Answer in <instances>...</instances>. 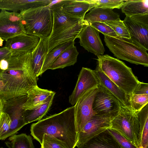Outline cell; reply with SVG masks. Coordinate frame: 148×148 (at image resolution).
Here are the masks:
<instances>
[{
    "label": "cell",
    "instance_id": "obj_19",
    "mask_svg": "<svg viewBox=\"0 0 148 148\" xmlns=\"http://www.w3.org/2000/svg\"><path fill=\"white\" fill-rule=\"evenodd\" d=\"M51 0H0V10L17 12L48 5Z\"/></svg>",
    "mask_w": 148,
    "mask_h": 148
},
{
    "label": "cell",
    "instance_id": "obj_31",
    "mask_svg": "<svg viewBox=\"0 0 148 148\" xmlns=\"http://www.w3.org/2000/svg\"><path fill=\"white\" fill-rule=\"evenodd\" d=\"M129 103L132 110L139 111L148 103V94H132L130 96Z\"/></svg>",
    "mask_w": 148,
    "mask_h": 148
},
{
    "label": "cell",
    "instance_id": "obj_6",
    "mask_svg": "<svg viewBox=\"0 0 148 148\" xmlns=\"http://www.w3.org/2000/svg\"><path fill=\"white\" fill-rule=\"evenodd\" d=\"M110 128L119 132L137 147L140 146L139 123L136 113L121 106L118 114L112 120Z\"/></svg>",
    "mask_w": 148,
    "mask_h": 148
},
{
    "label": "cell",
    "instance_id": "obj_23",
    "mask_svg": "<svg viewBox=\"0 0 148 148\" xmlns=\"http://www.w3.org/2000/svg\"><path fill=\"white\" fill-rule=\"evenodd\" d=\"M119 14L112 9L96 7L90 10L85 16L84 20L89 25L96 22L105 23L116 20L119 18Z\"/></svg>",
    "mask_w": 148,
    "mask_h": 148
},
{
    "label": "cell",
    "instance_id": "obj_4",
    "mask_svg": "<svg viewBox=\"0 0 148 148\" xmlns=\"http://www.w3.org/2000/svg\"><path fill=\"white\" fill-rule=\"evenodd\" d=\"M106 46L114 56L130 63L148 66V54L130 38L104 35Z\"/></svg>",
    "mask_w": 148,
    "mask_h": 148
},
{
    "label": "cell",
    "instance_id": "obj_30",
    "mask_svg": "<svg viewBox=\"0 0 148 148\" xmlns=\"http://www.w3.org/2000/svg\"><path fill=\"white\" fill-rule=\"evenodd\" d=\"M75 43V41H73L59 45L54 47L48 53L42 68V74L46 71L49 69L54 61L63 51L70 46L74 45Z\"/></svg>",
    "mask_w": 148,
    "mask_h": 148
},
{
    "label": "cell",
    "instance_id": "obj_9",
    "mask_svg": "<svg viewBox=\"0 0 148 148\" xmlns=\"http://www.w3.org/2000/svg\"><path fill=\"white\" fill-rule=\"evenodd\" d=\"M98 86L84 93L78 99L74 106L77 131L79 133L95 114L92 105Z\"/></svg>",
    "mask_w": 148,
    "mask_h": 148
},
{
    "label": "cell",
    "instance_id": "obj_24",
    "mask_svg": "<svg viewBox=\"0 0 148 148\" xmlns=\"http://www.w3.org/2000/svg\"><path fill=\"white\" fill-rule=\"evenodd\" d=\"M48 51L47 39H40L37 46L32 53V68L38 77L42 75L41 69Z\"/></svg>",
    "mask_w": 148,
    "mask_h": 148
},
{
    "label": "cell",
    "instance_id": "obj_28",
    "mask_svg": "<svg viewBox=\"0 0 148 148\" xmlns=\"http://www.w3.org/2000/svg\"><path fill=\"white\" fill-rule=\"evenodd\" d=\"M139 123L140 146L143 148L148 147V104L135 112Z\"/></svg>",
    "mask_w": 148,
    "mask_h": 148
},
{
    "label": "cell",
    "instance_id": "obj_36",
    "mask_svg": "<svg viewBox=\"0 0 148 148\" xmlns=\"http://www.w3.org/2000/svg\"><path fill=\"white\" fill-rule=\"evenodd\" d=\"M41 145V148H65L56 139L45 134L42 137Z\"/></svg>",
    "mask_w": 148,
    "mask_h": 148
},
{
    "label": "cell",
    "instance_id": "obj_32",
    "mask_svg": "<svg viewBox=\"0 0 148 148\" xmlns=\"http://www.w3.org/2000/svg\"><path fill=\"white\" fill-rule=\"evenodd\" d=\"M110 27L115 32L117 36L130 38L128 30L123 21L119 18L117 20L105 23Z\"/></svg>",
    "mask_w": 148,
    "mask_h": 148
},
{
    "label": "cell",
    "instance_id": "obj_14",
    "mask_svg": "<svg viewBox=\"0 0 148 148\" xmlns=\"http://www.w3.org/2000/svg\"><path fill=\"white\" fill-rule=\"evenodd\" d=\"M99 32L89 25L84 27L77 38L79 39L81 46L88 52L97 56L103 55L105 51Z\"/></svg>",
    "mask_w": 148,
    "mask_h": 148
},
{
    "label": "cell",
    "instance_id": "obj_26",
    "mask_svg": "<svg viewBox=\"0 0 148 148\" xmlns=\"http://www.w3.org/2000/svg\"><path fill=\"white\" fill-rule=\"evenodd\" d=\"M54 97H51L47 101L40 105L31 108L24 110V118L26 125L41 120L50 109Z\"/></svg>",
    "mask_w": 148,
    "mask_h": 148
},
{
    "label": "cell",
    "instance_id": "obj_8",
    "mask_svg": "<svg viewBox=\"0 0 148 148\" xmlns=\"http://www.w3.org/2000/svg\"><path fill=\"white\" fill-rule=\"evenodd\" d=\"M123 22L134 42L148 50V14L126 16Z\"/></svg>",
    "mask_w": 148,
    "mask_h": 148
},
{
    "label": "cell",
    "instance_id": "obj_41",
    "mask_svg": "<svg viewBox=\"0 0 148 148\" xmlns=\"http://www.w3.org/2000/svg\"><path fill=\"white\" fill-rule=\"evenodd\" d=\"M5 100L0 97V117L3 112V109Z\"/></svg>",
    "mask_w": 148,
    "mask_h": 148
},
{
    "label": "cell",
    "instance_id": "obj_13",
    "mask_svg": "<svg viewBox=\"0 0 148 148\" xmlns=\"http://www.w3.org/2000/svg\"><path fill=\"white\" fill-rule=\"evenodd\" d=\"M99 83L94 70L82 67L76 86L69 97V102L74 105L79 98L89 90L97 86Z\"/></svg>",
    "mask_w": 148,
    "mask_h": 148
},
{
    "label": "cell",
    "instance_id": "obj_33",
    "mask_svg": "<svg viewBox=\"0 0 148 148\" xmlns=\"http://www.w3.org/2000/svg\"><path fill=\"white\" fill-rule=\"evenodd\" d=\"M114 138L121 148H138L117 131L111 128L107 129Z\"/></svg>",
    "mask_w": 148,
    "mask_h": 148
},
{
    "label": "cell",
    "instance_id": "obj_15",
    "mask_svg": "<svg viewBox=\"0 0 148 148\" xmlns=\"http://www.w3.org/2000/svg\"><path fill=\"white\" fill-rule=\"evenodd\" d=\"M40 40L36 36L22 34L8 39L5 47L10 51L12 55L32 53Z\"/></svg>",
    "mask_w": 148,
    "mask_h": 148
},
{
    "label": "cell",
    "instance_id": "obj_37",
    "mask_svg": "<svg viewBox=\"0 0 148 148\" xmlns=\"http://www.w3.org/2000/svg\"><path fill=\"white\" fill-rule=\"evenodd\" d=\"M11 121L9 116L3 112L0 117V137L9 131Z\"/></svg>",
    "mask_w": 148,
    "mask_h": 148
},
{
    "label": "cell",
    "instance_id": "obj_38",
    "mask_svg": "<svg viewBox=\"0 0 148 148\" xmlns=\"http://www.w3.org/2000/svg\"><path fill=\"white\" fill-rule=\"evenodd\" d=\"M132 94H148V84L140 82L134 90Z\"/></svg>",
    "mask_w": 148,
    "mask_h": 148
},
{
    "label": "cell",
    "instance_id": "obj_11",
    "mask_svg": "<svg viewBox=\"0 0 148 148\" xmlns=\"http://www.w3.org/2000/svg\"><path fill=\"white\" fill-rule=\"evenodd\" d=\"M22 34H26L20 13L2 10L0 12V38L8 39Z\"/></svg>",
    "mask_w": 148,
    "mask_h": 148
},
{
    "label": "cell",
    "instance_id": "obj_25",
    "mask_svg": "<svg viewBox=\"0 0 148 148\" xmlns=\"http://www.w3.org/2000/svg\"><path fill=\"white\" fill-rule=\"evenodd\" d=\"M79 54L76 46L72 45L63 51L54 61L49 69H63L74 65Z\"/></svg>",
    "mask_w": 148,
    "mask_h": 148
},
{
    "label": "cell",
    "instance_id": "obj_29",
    "mask_svg": "<svg viewBox=\"0 0 148 148\" xmlns=\"http://www.w3.org/2000/svg\"><path fill=\"white\" fill-rule=\"evenodd\" d=\"M5 144L8 148H35L32 137L25 133L10 136Z\"/></svg>",
    "mask_w": 148,
    "mask_h": 148
},
{
    "label": "cell",
    "instance_id": "obj_17",
    "mask_svg": "<svg viewBox=\"0 0 148 148\" xmlns=\"http://www.w3.org/2000/svg\"><path fill=\"white\" fill-rule=\"evenodd\" d=\"M94 71L98 81L99 85L114 96L121 106L131 109L129 103L130 96L127 95L97 67Z\"/></svg>",
    "mask_w": 148,
    "mask_h": 148
},
{
    "label": "cell",
    "instance_id": "obj_10",
    "mask_svg": "<svg viewBox=\"0 0 148 148\" xmlns=\"http://www.w3.org/2000/svg\"><path fill=\"white\" fill-rule=\"evenodd\" d=\"M121 106L114 96L99 85L92 105L95 114L107 116L113 118L119 113Z\"/></svg>",
    "mask_w": 148,
    "mask_h": 148
},
{
    "label": "cell",
    "instance_id": "obj_34",
    "mask_svg": "<svg viewBox=\"0 0 148 148\" xmlns=\"http://www.w3.org/2000/svg\"><path fill=\"white\" fill-rule=\"evenodd\" d=\"M97 3L96 7H101L113 9L121 8L124 1V0H94Z\"/></svg>",
    "mask_w": 148,
    "mask_h": 148
},
{
    "label": "cell",
    "instance_id": "obj_5",
    "mask_svg": "<svg viewBox=\"0 0 148 148\" xmlns=\"http://www.w3.org/2000/svg\"><path fill=\"white\" fill-rule=\"evenodd\" d=\"M23 24L26 34L34 35L40 39H47L53 27L52 10L47 6L22 11Z\"/></svg>",
    "mask_w": 148,
    "mask_h": 148
},
{
    "label": "cell",
    "instance_id": "obj_40",
    "mask_svg": "<svg viewBox=\"0 0 148 148\" xmlns=\"http://www.w3.org/2000/svg\"><path fill=\"white\" fill-rule=\"evenodd\" d=\"M11 54L10 51L5 47L0 48V62L2 60L10 56Z\"/></svg>",
    "mask_w": 148,
    "mask_h": 148
},
{
    "label": "cell",
    "instance_id": "obj_27",
    "mask_svg": "<svg viewBox=\"0 0 148 148\" xmlns=\"http://www.w3.org/2000/svg\"><path fill=\"white\" fill-rule=\"evenodd\" d=\"M122 12L126 16L148 14L147 0H125L121 8Z\"/></svg>",
    "mask_w": 148,
    "mask_h": 148
},
{
    "label": "cell",
    "instance_id": "obj_2",
    "mask_svg": "<svg viewBox=\"0 0 148 148\" xmlns=\"http://www.w3.org/2000/svg\"><path fill=\"white\" fill-rule=\"evenodd\" d=\"M31 134L41 145L44 135L51 136L65 148H75L78 141L74 106L32 124Z\"/></svg>",
    "mask_w": 148,
    "mask_h": 148
},
{
    "label": "cell",
    "instance_id": "obj_12",
    "mask_svg": "<svg viewBox=\"0 0 148 148\" xmlns=\"http://www.w3.org/2000/svg\"><path fill=\"white\" fill-rule=\"evenodd\" d=\"M113 118L106 115L95 114L78 133V141L76 147L105 131L111 126Z\"/></svg>",
    "mask_w": 148,
    "mask_h": 148
},
{
    "label": "cell",
    "instance_id": "obj_42",
    "mask_svg": "<svg viewBox=\"0 0 148 148\" xmlns=\"http://www.w3.org/2000/svg\"><path fill=\"white\" fill-rule=\"evenodd\" d=\"M4 40L2 38H0V47L2 46H3Z\"/></svg>",
    "mask_w": 148,
    "mask_h": 148
},
{
    "label": "cell",
    "instance_id": "obj_18",
    "mask_svg": "<svg viewBox=\"0 0 148 148\" xmlns=\"http://www.w3.org/2000/svg\"><path fill=\"white\" fill-rule=\"evenodd\" d=\"M52 10L53 17V27L49 37L72 27L84 20L68 14L63 11L62 7Z\"/></svg>",
    "mask_w": 148,
    "mask_h": 148
},
{
    "label": "cell",
    "instance_id": "obj_20",
    "mask_svg": "<svg viewBox=\"0 0 148 148\" xmlns=\"http://www.w3.org/2000/svg\"><path fill=\"white\" fill-rule=\"evenodd\" d=\"M97 6V3L92 0H70L62 8L63 11L70 16L84 19L86 13Z\"/></svg>",
    "mask_w": 148,
    "mask_h": 148
},
{
    "label": "cell",
    "instance_id": "obj_16",
    "mask_svg": "<svg viewBox=\"0 0 148 148\" xmlns=\"http://www.w3.org/2000/svg\"><path fill=\"white\" fill-rule=\"evenodd\" d=\"M89 24L84 20L73 26L49 37L47 39L48 53L56 46L66 42L75 41L82 29Z\"/></svg>",
    "mask_w": 148,
    "mask_h": 148
},
{
    "label": "cell",
    "instance_id": "obj_39",
    "mask_svg": "<svg viewBox=\"0 0 148 148\" xmlns=\"http://www.w3.org/2000/svg\"><path fill=\"white\" fill-rule=\"evenodd\" d=\"M70 0H51L50 3L47 6L51 10L59 8L62 7L65 3L69 2Z\"/></svg>",
    "mask_w": 148,
    "mask_h": 148
},
{
    "label": "cell",
    "instance_id": "obj_22",
    "mask_svg": "<svg viewBox=\"0 0 148 148\" xmlns=\"http://www.w3.org/2000/svg\"><path fill=\"white\" fill-rule=\"evenodd\" d=\"M77 147V148H121L116 140L107 130Z\"/></svg>",
    "mask_w": 148,
    "mask_h": 148
},
{
    "label": "cell",
    "instance_id": "obj_7",
    "mask_svg": "<svg viewBox=\"0 0 148 148\" xmlns=\"http://www.w3.org/2000/svg\"><path fill=\"white\" fill-rule=\"evenodd\" d=\"M27 97V94L5 100L3 112L8 114L11 122L9 131L0 137V140H5L15 134L26 125L24 119L23 108Z\"/></svg>",
    "mask_w": 148,
    "mask_h": 148
},
{
    "label": "cell",
    "instance_id": "obj_35",
    "mask_svg": "<svg viewBox=\"0 0 148 148\" xmlns=\"http://www.w3.org/2000/svg\"><path fill=\"white\" fill-rule=\"evenodd\" d=\"M90 25L99 32L103 34L104 35L113 37L117 36L114 31L105 23L96 22L92 23Z\"/></svg>",
    "mask_w": 148,
    "mask_h": 148
},
{
    "label": "cell",
    "instance_id": "obj_1",
    "mask_svg": "<svg viewBox=\"0 0 148 148\" xmlns=\"http://www.w3.org/2000/svg\"><path fill=\"white\" fill-rule=\"evenodd\" d=\"M32 53L11 55L0 62V97L7 100L27 94L37 86Z\"/></svg>",
    "mask_w": 148,
    "mask_h": 148
},
{
    "label": "cell",
    "instance_id": "obj_43",
    "mask_svg": "<svg viewBox=\"0 0 148 148\" xmlns=\"http://www.w3.org/2000/svg\"><path fill=\"white\" fill-rule=\"evenodd\" d=\"M0 148H3L2 147H0Z\"/></svg>",
    "mask_w": 148,
    "mask_h": 148
},
{
    "label": "cell",
    "instance_id": "obj_21",
    "mask_svg": "<svg viewBox=\"0 0 148 148\" xmlns=\"http://www.w3.org/2000/svg\"><path fill=\"white\" fill-rule=\"evenodd\" d=\"M55 94V92L51 90L41 88L37 85L35 86L27 92V99L23 109L31 108L43 103Z\"/></svg>",
    "mask_w": 148,
    "mask_h": 148
},
{
    "label": "cell",
    "instance_id": "obj_3",
    "mask_svg": "<svg viewBox=\"0 0 148 148\" xmlns=\"http://www.w3.org/2000/svg\"><path fill=\"white\" fill-rule=\"evenodd\" d=\"M97 57V67L127 95L132 94L140 82L132 69L123 62L108 54Z\"/></svg>",
    "mask_w": 148,
    "mask_h": 148
}]
</instances>
